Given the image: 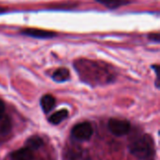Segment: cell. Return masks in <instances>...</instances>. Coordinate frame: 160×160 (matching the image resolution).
Listing matches in <instances>:
<instances>
[{
    "label": "cell",
    "instance_id": "obj_1",
    "mask_svg": "<svg viewBox=\"0 0 160 160\" xmlns=\"http://www.w3.org/2000/svg\"><path fill=\"white\" fill-rule=\"evenodd\" d=\"M75 69L86 82H109L113 78L109 66L102 61L79 59L74 63Z\"/></svg>",
    "mask_w": 160,
    "mask_h": 160
},
{
    "label": "cell",
    "instance_id": "obj_2",
    "mask_svg": "<svg viewBox=\"0 0 160 160\" xmlns=\"http://www.w3.org/2000/svg\"><path fill=\"white\" fill-rule=\"evenodd\" d=\"M154 142L152 139L147 136H142L136 139L130 145L129 150L130 153L140 159H146L148 158L153 153Z\"/></svg>",
    "mask_w": 160,
    "mask_h": 160
},
{
    "label": "cell",
    "instance_id": "obj_3",
    "mask_svg": "<svg viewBox=\"0 0 160 160\" xmlns=\"http://www.w3.org/2000/svg\"><path fill=\"white\" fill-rule=\"evenodd\" d=\"M110 131L118 137L127 135L130 130V123L127 120L111 119L108 124Z\"/></svg>",
    "mask_w": 160,
    "mask_h": 160
},
{
    "label": "cell",
    "instance_id": "obj_4",
    "mask_svg": "<svg viewBox=\"0 0 160 160\" xmlns=\"http://www.w3.org/2000/svg\"><path fill=\"white\" fill-rule=\"evenodd\" d=\"M93 135V128L87 122L76 125L72 128V136L78 141H87Z\"/></svg>",
    "mask_w": 160,
    "mask_h": 160
},
{
    "label": "cell",
    "instance_id": "obj_5",
    "mask_svg": "<svg viewBox=\"0 0 160 160\" xmlns=\"http://www.w3.org/2000/svg\"><path fill=\"white\" fill-rule=\"evenodd\" d=\"M21 33L22 35L29 36V37L35 38H52L55 36H57V34L55 32H53V31H48V30L38 29V28H26V29H22L21 31Z\"/></svg>",
    "mask_w": 160,
    "mask_h": 160
},
{
    "label": "cell",
    "instance_id": "obj_6",
    "mask_svg": "<svg viewBox=\"0 0 160 160\" xmlns=\"http://www.w3.org/2000/svg\"><path fill=\"white\" fill-rule=\"evenodd\" d=\"M33 158H34L33 151H31L26 147L16 150L10 155L11 160H33Z\"/></svg>",
    "mask_w": 160,
    "mask_h": 160
},
{
    "label": "cell",
    "instance_id": "obj_7",
    "mask_svg": "<svg viewBox=\"0 0 160 160\" xmlns=\"http://www.w3.org/2000/svg\"><path fill=\"white\" fill-rule=\"evenodd\" d=\"M40 105L44 112H51L55 105V98L52 95H44L40 99Z\"/></svg>",
    "mask_w": 160,
    "mask_h": 160
},
{
    "label": "cell",
    "instance_id": "obj_8",
    "mask_svg": "<svg viewBox=\"0 0 160 160\" xmlns=\"http://www.w3.org/2000/svg\"><path fill=\"white\" fill-rule=\"evenodd\" d=\"M96 1L110 9L118 8L122 6H126L128 4H129L131 2L130 0H96Z\"/></svg>",
    "mask_w": 160,
    "mask_h": 160
},
{
    "label": "cell",
    "instance_id": "obj_9",
    "mask_svg": "<svg viewBox=\"0 0 160 160\" xmlns=\"http://www.w3.org/2000/svg\"><path fill=\"white\" fill-rule=\"evenodd\" d=\"M69 77H70L69 70L66 68H59L52 74V80L57 82H64L68 81Z\"/></svg>",
    "mask_w": 160,
    "mask_h": 160
},
{
    "label": "cell",
    "instance_id": "obj_10",
    "mask_svg": "<svg viewBox=\"0 0 160 160\" xmlns=\"http://www.w3.org/2000/svg\"><path fill=\"white\" fill-rule=\"evenodd\" d=\"M43 144H44V142L39 136H32L26 141L25 147L30 149L31 151H34V150L39 149L41 146H43Z\"/></svg>",
    "mask_w": 160,
    "mask_h": 160
},
{
    "label": "cell",
    "instance_id": "obj_11",
    "mask_svg": "<svg viewBox=\"0 0 160 160\" xmlns=\"http://www.w3.org/2000/svg\"><path fill=\"white\" fill-rule=\"evenodd\" d=\"M68 116V110H60L56 112H54L50 118H49V122L52 123V125H58L60 124L63 120L67 119V117Z\"/></svg>",
    "mask_w": 160,
    "mask_h": 160
},
{
    "label": "cell",
    "instance_id": "obj_12",
    "mask_svg": "<svg viewBox=\"0 0 160 160\" xmlns=\"http://www.w3.org/2000/svg\"><path fill=\"white\" fill-rule=\"evenodd\" d=\"M11 128V122L10 119L7 115L0 116V135H5L9 132Z\"/></svg>",
    "mask_w": 160,
    "mask_h": 160
},
{
    "label": "cell",
    "instance_id": "obj_13",
    "mask_svg": "<svg viewBox=\"0 0 160 160\" xmlns=\"http://www.w3.org/2000/svg\"><path fill=\"white\" fill-rule=\"evenodd\" d=\"M148 38L150 40H153L155 42H159L160 40V35L159 33H151L148 35Z\"/></svg>",
    "mask_w": 160,
    "mask_h": 160
},
{
    "label": "cell",
    "instance_id": "obj_14",
    "mask_svg": "<svg viewBox=\"0 0 160 160\" xmlns=\"http://www.w3.org/2000/svg\"><path fill=\"white\" fill-rule=\"evenodd\" d=\"M4 112H5V105H4L3 101L0 100V116L4 114Z\"/></svg>",
    "mask_w": 160,
    "mask_h": 160
},
{
    "label": "cell",
    "instance_id": "obj_15",
    "mask_svg": "<svg viewBox=\"0 0 160 160\" xmlns=\"http://www.w3.org/2000/svg\"><path fill=\"white\" fill-rule=\"evenodd\" d=\"M7 11H8L7 8H3V7H0V14L5 13V12H7Z\"/></svg>",
    "mask_w": 160,
    "mask_h": 160
}]
</instances>
